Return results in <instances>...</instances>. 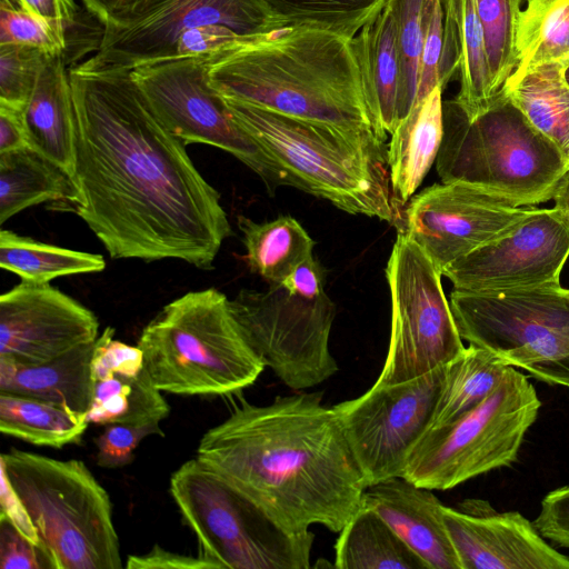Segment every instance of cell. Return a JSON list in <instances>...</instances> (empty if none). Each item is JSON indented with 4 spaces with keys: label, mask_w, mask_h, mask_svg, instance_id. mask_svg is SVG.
<instances>
[{
    "label": "cell",
    "mask_w": 569,
    "mask_h": 569,
    "mask_svg": "<svg viewBox=\"0 0 569 569\" xmlns=\"http://www.w3.org/2000/svg\"><path fill=\"white\" fill-rule=\"evenodd\" d=\"M130 71L69 68L77 128L71 203L112 259L211 269L231 234L220 194Z\"/></svg>",
    "instance_id": "6da1fadb"
},
{
    "label": "cell",
    "mask_w": 569,
    "mask_h": 569,
    "mask_svg": "<svg viewBox=\"0 0 569 569\" xmlns=\"http://www.w3.org/2000/svg\"><path fill=\"white\" fill-rule=\"evenodd\" d=\"M230 398L226 420L200 439L197 458L228 477L291 535L320 525L339 532L361 507L363 475L333 407L321 392L266 406Z\"/></svg>",
    "instance_id": "7a4b0ae2"
},
{
    "label": "cell",
    "mask_w": 569,
    "mask_h": 569,
    "mask_svg": "<svg viewBox=\"0 0 569 569\" xmlns=\"http://www.w3.org/2000/svg\"><path fill=\"white\" fill-rule=\"evenodd\" d=\"M351 41L311 27L249 37L210 60L208 80L223 98L342 130L376 132Z\"/></svg>",
    "instance_id": "3957f363"
},
{
    "label": "cell",
    "mask_w": 569,
    "mask_h": 569,
    "mask_svg": "<svg viewBox=\"0 0 569 569\" xmlns=\"http://www.w3.org/2000/svg\"><path fill=\"white\" fill-rule=\"evenodd\" d=\"M233 120L279 164L287 184L351 213L393 222L388 146L376 132H356L223 98Z\"/></svg>",
    "instance_id": "277c9868"
},
{
    "label": "cell",
    "mask_w": 569,
    "mask_h": 569,
    "mask_svg": "<svg viewBox=\"0 0 569 569\" xmlns=\"http://www.w3.org/2000/svg\"><path fill=\"white\" fill-rule=\"evenodd\" d=\"M436 168L442 183L467 184L527 208L553 198L569 163L500 91L471 120L455 100L443 102Z\"/></svg>",
    "instance_id": "5b68a950"
},
{
    "label": "cell",
    "mask_w": 569,
    "mask_h": 569,
    "mask_svg": "<svg viewBox=\"0 0 569 569\" xmlns=\"http://www.w3.org/2000/svg\"><path fill=\"white\" fill-rule=\"evenodd\" d=\"M157 389L180 396H229L253 385L266 366L217 289L166 305L138 340Z\"/></svg>",
    "instance_id": "8992f818"
},
{
    "label": "cell",
    "mask_w": 569,
    "mask_h": 569,
    "mask_svg": "<svg viewBox=\"0 0 569 569\" xmlns=\"http://www.w3.org/2000/svg\"><path fill=\"white\" fill-rule=\"evenodd\" d=\"M0 466L22 500L50 569H121L106 489L87 466L11 449Z\"/></svg>",
    "instance_id": "52a82bcc"
},
{
    "label": "cell",
    "mask_w": 569,
    "mask_h": 569,
    "mask_svg": "<svg viewBox=\"0 0 569 569\" xmlns=\"http://www.w3.org/2000/svg\"><path fill=\"white\" fill-rule=\"evenodd\" d=\"M170 493L212 569H308L315 535L280 528L228 477L194 458L170 478Z\"/></svg>",
    "instance_id": "ba28073f"
},
{
    "label": "cell",
    "mask_w": 569,
    "mask_h": 569,
    "mask_svg": "<svg viewBox=\"0 0 569 569\" xmlns=\"http://www.w3.org/2000/svg\"><path fill=\"white\" fill-rule=\"evenodd\" d=\"M541 402L528 377L509 366L499 385L453 422L427 430L411 450L402 477L448 490L516 461Z\"/></svg>",
    "instance_id": "9c48e42d"
},
{
    "label": "cell",
    "mask_w": 569,
    "mask_h": 569,
    "mask_svg": "<svg viewBox=\"0 0 569 569\" xmlns=\"http://www.w3.org/2000/svg\"><path fill=\"white\" fill-rule=\"evenodd\" d=\"M449 303L460 337L469 345L538 380L569 388V289H453Z\"/></svg>",
    "instance_id": "30bf717a"
},
{
    "label": "cell",
    "mask_w": 569,
    "mask_h": 569,
    "mask_svg": "<svg viewBox=\"0 0 569 569\" xmlns=\"http://www.w3.org/2000/svg\"><path fill=\"white\" fill-rule=\"evenodd\" d=\"M441 276L427 253L398 230L386 268L391 297L390 341L376 385L421 377L463 351Z\"/></svg>",
    "instance_id": "8fae6325"
},
{
    "label": "cell",
    "mask_w": 569,
    "mask_h": 569,
    "mask_svg": "<svg viewBox=\"0 0 569 569\" xmlns=\"http://www.w3.org/2000/svg\"><path fill=\"white\" fill-rule=\"evenodd\" d=\"M230 308L250 347L290 389H309L337 373L329 348L336 307L326 292L310 299L270 283L239 291Z\"/></svg>",
    "instance_id": "7c38bea8"
},
{
    "label": "cell",
    "mask_w": 569,
    "mask_h": 569,
    "mask_svg": "<svg viewBox=\"0 0 569 569\" xmlns=\"http://www.w3.org/2000/svg\"><path fill=\"white\" fill-rule=\"evenodd\" d=\"M207 58H173L130 71L152 110L184 144L224 150L254 171L270 193L287 179L279 164L231 117L208 80Z\"/></svg>",
    "instance_id": "4fadbf2b"
},
{
    "label": "cell",
    "mask_w": 569,
    "mask_h": 569,
    "mask_svg": "<svg viewBox=\"0 0 569 569\" xmlns=\"http://www.w3.org/2000/svg\"><path fill=\"white\" fill-rule=\"evenodd\" d=\"M203 24L227 26L254 37L284 27L258 0H137L116 22L102 26L89 69H127L174 58L180 34Z\"/></svg>",
    "instance_id": "5bb4252c"
},
{
    "label": "cell",
    "mask_w": 569,
    "mask_h": 569,
    "mask_svg": "<svg viewBox=\"0 0 569 569\" xmlns=\"http://www.w3.org/2000/svg\"><path fill=\"white\" fill-rule=\"evenodd\" d=\"M445 366L409 381L373 383L333 407L368 486L402 477L415 445L430 428Z\"/></svg>",
    "instance_id": "9a60e30c"
},
{
    "label": "cell",
    "mask_w": 569,
    "mask_h": 569,
    "mask_svg": "<svg viewBox=\"0 0 569 569\" xmlns=\"http://www.w3.org/2000/svg\"><path fill=\"white\" fill-rule=\"evenodd\" d=\"M569 258V214L528 209L505 234L442 269V276L463 291H501L556 286Z\"/></svg>",
    "instance_id": "2e32d148"
},
{
    "label": "cell",
    "mask_w": 569,
    "mask_h": 569,
    "mask_svg": "<svg viewBox=\"0 0 569 569\" xmlns=\"http://www.w3.org/2000/svg\"><path fill=\"white\" fill-rule=\"evenodd\" d=\"M473 187L436 183L413 196L403 212L405 231L442 269L505 234L527 213Z\"/></svg>",
    "instance_id": "e0dca14e"
},
{
    "label": "cell",
    "mask_w": 569,
    "mask_h": 569,
    "mask_svg": "<svg viewBox=\"0 0 569 569\" xmlns=\"http://www.w3.org/2000/svg\"><path fill=\"white\" fill-rule=\"evenodd\" d=\"M96 315L49 283H19L0 297V357L34 366L96 342Z\"/></svg>",
    "instance_id": "ac0fdd59"
},
{
    "label": "cell",
    "mask_w": 569,
    "mask_h": 569,
    "mask_svg": "<svg viewBox=\"0 0 569 569\" xmlns=\"http://www.w3.org/2000/svg\"><path fill=\"white\" fill-rule=\"evenodd\" d=\"M443 523L462 569H569V556L546 541L518 511H496L483 499L442 506Z\"/></svg>",
    "instance_id": "d6986e66"
},
{
    "label": "cell",
    "mask_w": 569,
    "mask_h": 569,
    "mask_svg": "<svg viewBox=\"0 0 569 569\" xmlns=\"http://www.w3.org/2000/svg\"><path fill=\"white\" fill-rule=\"evenodd\" d=\"M362 506L378 513L429 569H462L431 489L403 477L368 486Z\"/></svg>",
    "instance_id": "ffe728a7"
},
{
    "label": "cell",
    "mask_w": 569,
    "mask_h": 569,
    "mask_svg": "<svg viewBox=\"0 0 569 569\" xmlns=\"http://www.w3.org/2000/svg\"><path fill=\"white\" fill-rule=\"evenodd\" d=\"M29 146L72 179L76 111L64 56L49 57L23 110Z\"/></svg>",
    "instance_id": "44dd1931"
},
{
    "label": "cell",
    "mask_w": 569,
    "mask_h": 569,
    "mask_svg": "<svg viewBox=\"0 0 569 569\" xmlns=\"http://www.w3.org/2000/svg\"><path fill=\"white\" fill-rule=\"evenodd\" d=\"M366 106L376 132L387 140L397 124L400 62L390 3L352 38Z\"/></svg>",
    "instance_id": "7402d4cb"
},
{
    "label": "cell",
    "mask_w": 569,
    "mask_h": 569,
    "mask_svg": "<svg viewBox=\"0 0 569 569\" xmlns=\"http://www.w3.org/2000/svg\"><path fill=\"white\" fill-rule=\"evenodd\" d=\"M442 91L437 87L417 102L390 134L387 158L399 204L410 200L437 159L443 137Z\"/></svg>",
    "instance_id": "603a6c76"
},
{
    "label": "cell",
    "mask_w": 569,
    "mask_h": 569,
    "mask_svg": "<svg viewBox=\"0 0 569 569\" xmlns=\"http://www.w3.org/2000/svg\"><path fill=\"white\" fill-rule=\"evenodd\" d=\"M94 343L34 366L0 357V392L32 397L87 413L94 391L91 372Z\"/></svg>",
    "instance_id": "cb8c5ba5"
},
{
    "label": "cell",
    "mask_w": 569,
    "mask_h": 569,
    "mask_svg": "<svg viewBox=\"0 0 569 569\" xmlns=\"http://www.w3.org/2000/svg\"><path fill=\"white\" fill-rule=\"evenodd\" d=\"M568 64L547 62L511 73L502 91L569 163Z\"/></svg>",
    "instance_id": "d4e9b609"
},
{
    "label": "cell",
    "mask_w": 569,
    "mask_h": 569,
    "mask_svg": "<svg viewBox=\"0 0 569 569\" xmlns=\"http://www.w3.org/2000/svg\"><path fill=\"white\" fill-rule=\"evenodd\" d=\"M74 196L71 177L31 147L0 152V224L34 204Z\"/></svg>",
    "instance_id": "484cf974"
},
{
    "label": "cell",
    "mask_w": 569,
    "mask_h": 569,
    "mask_svg": "<svg viewBox=\"0 0 569 569\" xmlns=\"http://www.w3.org/2000/svg\"><path fill=\"white\" fill-rule=\"evenodd\" d=\"M338 569H429V566L372 509L362 506L338 532Z\"/></svg>",
    "instance_id": "4316f807"
},
{
    "label": "cell",
    "mask_w": 569,
    "mask_h": 569,
    "mask_svg": "<svg viewBox=\"0 0 569 569\" xmlns=\"http://www.w3.org/2000/svg\"><path fill=\"white\" fill-rule=\"evenodd\" d=\"M238 227L251 271L270 283H280L303 260L313 254L315 241L290 216L267 222L238 217Z\"/></svg>",
    "instance_id": "83f0119b"
},
{
    "label": "cell",
    "mask_w": 569,
    "mask_h": 569,
    "mask_svg": "<svg viewBox=\"0 0 569 569\" xmlns=\"http://www.w3.org/2000/svg\"><path fill=\"white\" fill-rule=\"evenodd\" d=\"M508 367L483 348L473 345L465 347L458 357L445 366L429 429L447 426L477 407L499 385Z\"/></svg>",
    "instance_id": "f1b7e54d"
},
{
    "label": "cell",
    "mask_w": 569,
    "mask_h": 569,
    "mask_svg": "<svg viewBox=\"0 0 569 569\" xmlns=\"http://www.w3.org/2000/svg\"><path fill=\"white\" fill-rule=\"evenodd\" d=\"M89 425L86 413L37 398L0 392L2 433L36 446L78 445Z\"/></svg>",
    "instance_id": "f546056e"
},
{
    "label": "cell",
    "mask_w": 569,
    "mask_h": 569,
    "mask_svg": "<svg viewBox=\"0 0 569 569\" xmlns=\"http://www.w3.org/2000/svg\"><path fill=\"white\" fill-rule=\"evenodd\" d=\"M0 267L23 282L44 284L63 276L100 272L106 261L101 254L43 243L2 229Z\"/></svg>",
    "instance_id": "4dcf8cb0"
},
{
    "label": "cell",
    "mask_w": 569,
    "mask_h": 569,
    "mask_svg": "<svg viewBox=\"0 0 569 569\" xmlns=\"http://www.w3.org/2000/svg\"><path fill=\"white\" fill-rule=\"evenodd\" d=\"M516 30L517 66L561 62L569 66V0H526Z\"/></svg>",
    "instance_id": "1f68e13d"
},
{
    "label": "cell",
    "mask_w": 569,
    "mask_h": 569,
    "mask_svg": "<svg viewBox=\"0 0 569 569\" xmlns=\"http://www.w3.org/2000/svg\"><path fill=\"white\" fill-rule=\"evenodd\" d=\"M442 1L452 10L458 31L460 89L453 100L471 120L485 112L497 98L492 90L483 31L475 0Z\"/></svg>",
    "instance_id": "d6a6232c"
},
{
    "label": "cell",
    "mask_w": 569,
    "mask_h": 569,
    "mask_svg": "<svg viewBox=\"0 0 569 569\" xmlns=\"http://www.w3.org/2000/svg\"><path fill=\"white\" fill-rule=\"evenodd\" d=\"M170 406L154 387L147 370L136 377L112 376L94 382L86 413L89 423L146 425L168 417Z\"/></svg>",
    "instance_id": "836d02e7"
},
{
    "label": "cell",
    "mask_w": 569,
    "mask_h": 569,
    "mask_svg": "<svg viewBox=\"0 0 569 569\" xmlns=\"http://www.w3.org/2000/svg\"><path fill=\"white\" fill-rule=\"evenodd\" d=\"M284 27H311L353 38L387 0H258Z\"/></svg>",
    "instance_id": "e575fe53"
},
{
    "label": "cell",
    "mask_w": 569,
    "mask_h": 569,
    "mask_svg": "<svg viewBox=\"0 0 569 569\" xmlns=\"http://www.w3.org/2000/svg\"><path fill=\"white\" fill-rule=\"evenodd\" d=\"M483 31L492 90L498 96L517 66L516 30L525 0H475Z\"/></svg>",
    "instance_id": "d590c367"
},
{
    "label": "cell",
    "mask_w": 569,
    "mask_h": 569,
    "mask_svg": "<svg viewBox=\"0 0 569 569\" xmlns=\"http://www.w3.org/2000/svg\"><path fill=\"white\" fill-rule=\"evenodd\" d=\"M388 2L395 16L400 62L398 123L410 112L416 102L423 38L425 0H388Z\"/></svg>",
    "instance_id": "8d00e7d4"
},
{
    "label": "cell",
    "mask_w": 569,
    "mask_h": 569,
    "mask_svg": "<svg viewBox=\"0 0 569 569\" xmlns=\"http://www.w3.org/2000/svg\"><path fill=\"white\" fill-rule=\"evenodd\" d=\"M0 44L29 47L51 57L66 56L68 29L0 0Z\"/></svg>",
    "instance_id": "74e56055"
},
{
    "label": "cell",
    "mask_w": 569,
    "mask_h": 569,
    "mask_svg": "<svg viewBox=\"0 0 569 569\" xmlns=\"http://www.w3.org/2000/svg\"><path fill=\"white\" fill-rule=\"evenodd\" d=\"M49 57L33 48L0 44V103L24 109Z\"/></svg>",
    "instance_id": "f35d334b"
},
{
    "label": "cell",
    "mask_w": 569,
    "mask_h": 569,
    "mask_svg": "<svg viewBox=\"0 0 569 569\" xmlns=\"http://www.w3.org/2000/svg\"><path fill=\"white\" fill-rule=\"evenodd\" d=\"M422 20L423 38L415 104L435 88L441 87L440 70L445 49V8L442 0H425Z\"/></svg>",
    "instance_id": "ab89813d"
},
{
    "label": "cell",
    "mask_w": 569,
    "mask_h": 569,
    "mask_svg": "<svg viewBox=\"0 0 569 569\" xmlns=\"http://www.w3.org/2000/svg\"><path fill=\"white\" fill-rule=\"evenodd\" d=\"M163 436L159 422L146 425L110 423L94 439L96 462L101 468H121L133 460V452L148 436Z\"/></svg>",
    "instance_id": "60d3db41"
},
{
    "label": "cell",
    "mask_w": 569,
    "mask_h": 569,
    "mask_svg": "<svg viewBox=\"0 0 569 569\" xmlns=\"http://www.w3.org/2000/svg\"><path fill=\"white\" fill-rule=\"evenodd\" d=\"M114 329L107 327L98 337L91 358L93 381L112 376L136 377L144 369V358L138 345L130 346L113 339Z\"/></svg>",
    "instance_id": "b9f144b4"
},
{
    "label": "cell",
    "mask_w": 569,
    "mask_h": 569,
    "mask_svg": "<svg viewBox=\"0 0 569 569\" xmlns=\"http://www.w3.org/2000/svg\"><path fill=\"white\" fill-rule=\"evenodd\" d=\"M243 37L222 24H203L184 30L177 40L174 58L214 59L239 42Z\"/></svg>",
    "instance_id": "7bdbcfd3"
},
{
    "label": "cell",
    "mask_w": 569,
    "mask_h": 569,
    "mask_svg": "<svg viewBox=\"0 0 569 569\" xmlns=\"http://www.w3.org/2000/svg\"><path fill=\"white\" fill-rule=\"evenodd\" d=\"M43 568L48 565L39 547L0 515V569Z\"/></svg>",
    "instance_id": "ee69618b"
},
{
    "label": "cell",
    "mask_w": 569,
    "mask_h": 569,
    "mask_svg": "<svg viewBox=\"0 0 569 569\" xmlns=\"http://www.w3.org/2000/svg\"><path fill=\"white\" fill-rule=\"evenodd\" d=\"M533 525L543 538L569 549V485L543 497Z\"/></svg>",
    "instance_id": "f6af8a7d"
},
{
    "label": "cell",
    "mask_w": 569,
    "mask_h": 569,
    "mask_svg": "<svg viewBox=\"0 0 569 569\" xmlns=\"http://www.w3.org/2000/svg\"><path fill=\"white\" fill-rule=\"evenodd\" d=\"M128 569H212L211 565L200 557H191L167 551L154 545L150 551L140 556H129Z\"/></svg>",
    "instance_id": "bcb514c9"
},
{
    "label": "cell",
    "mask_w": 569,
    "mask_h": 569,
    "mask_svg": "<svg viewBox=\"0 0 569 569\" xmlns=\"http://www.w3.org/2000/svg\"><path fill=\"white\" fill-rule=\"evenodd\" d=\"M280 283L290 292L310 299L326 292L323 269L313 254L299 263Z\"/></svg>",
    "instance_id": "7dc6e473"
},
{
    "label": "cell",
    "mask_w": 569,
    "mask_h": 569,
    "mask_svg": "<svg viewBox=\"0 0 569 569\" xmlns=\"http://www.w3.org/2000/svg\"><path fill=\"white\" fill-rule=\"evenodd\" d=\"M1 513L7 517L21 533L40 549V539L31 521V518L18 496L14 487L8 478L3 468H1V489H0Z\"/></svg>",
    "instance_id": "c3c4849f"
},
{
    "label": "cell",
    "mask_w": 569,
    "mask_h": 569,
    "mask_svg": "<svg viewBox=\"0 0 569 569\" xmlns=\"http://www.w3.org/2000/svg\"><path fill=\"white\" fill-rule=\"evenodd\" d=\"M12 6L31 13L58 21L68 31L77 23L78 4L76 0H6Z\"/></svg>",
    "instance_id": "681fc988"
},
{
    "label": "cell",
    "mask_w": 569,
    "mask_h": 569,
    "mask_svg": "<svg viewBox=\"0 0 569 569\" xmlns=\"http://www.w3.org/2000/svg\"><path fill=\"white\" fill-rule=\"evenodd\" d=\"M23 110L0 103V152L30 147L23 122Z\"/></svg>",
    "instance_id": "f907efd6"
},
{
    "label": "cell",
    "mask_w": 569,
    "mask_h": 569,
    "mask_svg": "<svg viewBox=\"0 0 569 569\" xmlns=\"http://www.w3.org/2000/svg\"><path fill=\"white\" fill-rule=\"evenodd\" d=\"M84 8L102 24L116 22L137 0H80Z\"/></svg>",
    "instance_id": "816d5d0a"
},
{
    "label": "cell",
    "mask_w": 569,
    "mask_h": 569,
    "mask_svg": "<svg viewBox=\"0 0 569 569\" xmlns=\"http://www.w3.org/2000/svg\"><path fill=\"white\" fill-rule=\"evenodd\" d=\"M552 200L555 206L563 209L569 214V168L562 176Z\"/></svg>",
    "instance_id": "f5cc1de1"
},
{
    "label": "cell",
    "mask_w": 569,
    "mask_h": 569,
    "mask_svg": "<svg viewBox=\"0 0 569 569\" xmlns=\"http://www.w3.org/2000/svg\"><path fill=\"white\" fill-rule=\"evenodd\" d=\"M565 77H566L567 82L569 83V66L566 68Z\"/></svg>",
    "instance_id": "db71d44e"
},
{
    "label": "cell",
    "mask_w": 569,
    "mask_h": 569,
    "mask_svg": "<svg viewBox=\"0 0 569 569\" xmlns=\"http://www.w3.org/2000/svg\"><path fill=\"white\" fill-rule=\"evenodd\" d=\"M526 1V0H525Z\"/></svg>",
    "instance_id": "11a10c76"
}]
</instances>
